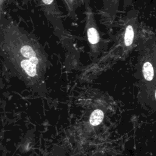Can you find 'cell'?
<instances>
[{
	"label": "cell",
	"instance_id": "cell-1",
	"mask_svg": "<svg viewBox=\"0 0 156 156\" xmlns=\"http://www.w3.org/2000/svg\"><path fill=\"white\" fill-rule=\"evenodd\" d=\"M138 66L142 82L143 97L151 105L154 89L156 87V37L147 33L139 41Z\"/></svg>",
	"mask_w": 156,
	"mask_h": 156
},
{
	"label": "cell",
	"instance_id": "cell-2",
	"mask_svg": "<svg viewBox=\"0 0 156 156\" xmlns=\"http://www.w3.org/2000/svg\"><path fill=\"white\" fill-rule=\"evenodd\" d=\"M138 38V23L137 14L135 11L130 12L126 19L122 34V44L126 49H132Z\"/></svg>",
	"mask_w": 156,
	"mask_h": 156
},
{
	"label": "cell",
	"instance_id": "cell-3",
	"mask_svg": "<svg viewBox=\"0 0 156 156\" xmlns=\"http://www.w3.org/2000/svg\"><path fill=\"white\" fill-rule=\"evenodd\" d=\"M20 68L26 74L30 77H35L37 73V66L34 64L30 60L17 58Z\"/></svg>",
	"mask_w": 156,
	"mask_h": 156
},
{
	"label": "cell",
	"instance_id": "cell-4",
	"mask_svg": "<svg viewBox=\"0 0 156 156\" xmlns=\"http://www.w3.org/2000/svg\"><path fill=\"white\" fill-rule=\"evenodd\" d=\"M87 37L89 43L92 45H95L99 41V34L94 25L88 24L87 28Z\"/></svg>",
	"mask_w": 156,
	"mask_h": 156
},
{
	"label": "cell",
	"instance_id": "cell-5",
	"mask_svg": "<svg viewBox=\"0 0 156 156\" xmlns=\"http://www.w3.org/2000/svg\"><path fill=\"white\" fill-rule=\"evenodd\" d=\"M104 118V112L100 109L94 110L90 117V122L92 126H98L102 121Z\"/></svg>",
	"mask_w": 156,
	"mask_h": 156
},
{
	"label": "cell",
	"instance_id": "cell-6",
	"mask_svg": "<svg viewBox=\"0 0 156 156\" xmlns=\"http://www.w3.org/2000/svg\"><path fill=\"white\" fill-rule=\"evenodd\" d=\"M151 107V109H152L154 111L156 112V87H155L154 93H153Z\"/></svg>",
	"mask_w": 156,
	"mask_h": 156
},
{
	"label": "cell",
	"instance_id": "cell-7",
	"mask_svg": "<svg viewBox=\"0 0 156 156\" xmlns=\"http://www.w3.org/2000/svg\"><path fill=\"white\" fill-rule=\"evenodd\" d=\"M104 1H106V4H107L106 7L107 9L108 8V5H109L110 7L112 5H115V9L117 8V5L118 4V1L119 0H104Z\"/></svg>",
	"mask_w": 156,
	"mask_h": 156
},
{
	"label": "cell",
	"instance_id": "cell-8",
	"mask_svg": "<svg viewBox=\"0 0 156 156\" xmlns=\"http://www.w3.org/2000/svg\"><path fill=\"white\" fill-rule=\"evenodd\" d=\"M132 0H124L125 5H129L132 2Z\"/></svg>",
	"mask_w": 156,
	"mask_h": 156
},
{
	"label": "cell",
	"instance_id": "cell-9",
	"mask_svg": "<svg viewBox=\"0 0 156 156\" xmlns=\"http://www.w3.org/2000/svg\"><path fill=\"white\" fill-rule=\"evenodd\" d=\"M45 4H51L53 0H43Z\"/></svg>",
	"mask_w": 156,
	"mask_h": 156
}]
</instances>
